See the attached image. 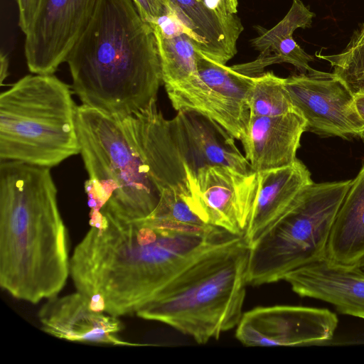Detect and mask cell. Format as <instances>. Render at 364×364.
Returning <instances> with one entry per match:
<instances>
[{"mask_svg": "<svg viewBox=\"0 0 364 364\" xmlns=\"http://www.w3.org/2000/svg\"><path fill=\"white\" fill-rule=\"evenodd\" d=\"M70 274L90 307L117 317L136 314L177 274L205 252L242 235L133 211L90 213Z\"/></svg>", "mask_w": 364, "mask_h": 364, "instance_id": "6da1fadb", "label": "cell"}, {"mask_svg": "<svg viewBox=\"0 0 364 364\" xmlns=\"http://www.w3.org/2000/svg\"><path fill=\"white\" fill-rule=\"evenodd\" d=\"M65 62L82 105L120 120L156 101L164 84L154 28L132 0H98Z\"/></svg>", "mask_w": 364, "mask_h": 364, "instance_id": "7a4b0ae2", "label": "cell"}, {"mask_svg": "<svg viewBox=\"0 0 364 364\" xmlns=\"http://www.w3.org/2000/svg\"><path fill=\"white\" fill-rule=\"evenodd\" d=\"M50 168L0 164V286L36 304L58 296L70 274L68 234Z\"/></svg>", "mask_w": 364, "mask_h": 364, "instance_id": "3957f363", "label": "cell"}, {"mask_svg": "<svg viewBox=\"0 0 364 364\" xmlns=\"http://www.w3.org/2000/svg\"><path fill=\"white\" fill-rule=\"evenodd\" d=\"M250 247L244 236L201 255L136 314L205 344L238 325L248 283Z\"/></svg>", "mask_w": 364, "mask_h": 364, "instance_id": "277c9868", "label": "cell"}, {"mask_svg": "<svg viewBox=\"0 0 364 364\" xmlns=\"http://www.w3.org/2000/svg\"><path fill=\"white\" fill-rule=\"evenodd\" d=\"M69 85L28 75L0 95V159L52 168L80 153Z\"/></svg>", "mask_w": 364, "mask_h": 364, "instance_id": "5b68a950", "label": "cell"}, {"mask_svg": "<svg viewBox=\"0 0 364 364\" xmlns=\"http://www.w3.org/2000/svg\"><path fill=\"white\" fill-rule=\"evenodd\" d=\"M76 126L89 176L85 191L90 213L104 208L150 214L161 190L122 121L82 105Z\"/></svg>", "mask_w": 364, "mask_h": 364, "instance_id": "8992f818", "label": "cell"}, {"mask_svg": "<svg viewBox=\"0 0 364 364\" xmlns=\"http://www.w3.org/2000/svg\"><path fill=\"white\" fill-rule=\"evenodd\" d=\"M351 181L313 182L301 192L250 247L249 284L283 280L289 272L326 256L330 232Z\"/></svg>", "mask_w": 364, "mask_h": 364, "instance_id": "52a82bcc", "label": "cell"}, {"mask_svg": "<svg viewBox=\"0 0 364 364\" xmlns=\"http://www.w3.org/2000/svg\"><path fill=\"white\" fill-rule=\"evenodd\" d=\"M197 73L189 78L166 85L173 107L190 110L210 117L235 139L240 140L250 114L247 102L253 77L217 63L198 51Z\"/></svg>", "mask_w": 364, "mask_h": 364, "instance_id": "ba28073f", "label": "cell"}, {"mask_svg": "<svg viewBox=\"0 0 364 364\" xmlns=\"http://www.w3.org/2000/svg\"><path fill=\"white\" fill-rule=\"evenodd\" d=\"M295 109L306 120V131L321 136L364 139V122L355 96L333 73L313 69L284 78Z\"/></svg>", "mask_w": 364, "mask_h": 364, "instance_id": "9c48e42d", "label": "cell"}, {"mask_svg": "<svg viewBox=\"0 0 364 364\" xmlns=\"http://www.w3.org/2000/svg\"><path fill=\"white\" fill-rule=\"evenodd\" d=\"M185 172L191 202L198 214L213 226L243 235L257 193V173L218 165Z\"/></svg>", "mask_w": 364, "mask_h": 364, "instance_id": "30bf717a", "label": "cell"}, {"mask_svg": "<svg viewBox=\"0 0 364 364\" xmlns=\"http://www.w3.org/2000/svg\"><path fill=\"white\" fill-rule=\"evenodd\" d=\"M337 315L328 309L303 306H259L245 313L235 337L247 346H305L332 340Z\"/></svg>", "mask_w": 364, "mask_h": 364, "instance_id": "8fae6325", "label": "cell"}, {"mask_svg": "<svg viewBox=\"0 0 364 364\" xmlns=\"http://www.w3.org/2000/svg\"><path fill=\"white\" fill-rule=\"evenodd\" d=\"M98 0H40L25 33L29 70L52 75L87 27Z\"/></svg>", "mask_w": 364, "mask_h": 364, "instance_id": "7c38bea8", "label": "cell"}, {"mask_svg": "<svg viewBox=\"0 0 364 364\" xmlns=\"http://www.w3.org/2000/svg\"><path fill=\"white\" fill-rule=\"evenodd\" d=\"M168 124L185 170L225 166L242 173L254 171L235 142V137L218 122L200 113L178 111Z\"/></svg>", "mask_w": 364, "mask_h": 364, "instance_id": "4fadbf2b", "label": "cell"}, {"mask_svg": "<svg viewBox=\"0 0 364 364\" xmlns=\"http://www.w3.org/2000/svg\"><path fill=\"white\" fill-rule=\"evenodd\" d=\"M45 333L72 342L109 346H141L122 339L124 326L119 317L93 310L90 299L79 291L47 299L38 314Z\"/></svg>", "mask_w": 364, "mask_h": 364, "instance_id": "5bb4252c", "label": "cell"}, {"mask_svg": "<svg viewBox=\"0 0 364 364\" xmlns=\"http://www.w3.org/2000/svg\"><path fill=\"white\" fill-rule=\"evenodd\" d=\"M293 291L333 305L342 314L364 319V274L324 258L298 268L284 279Z\"/></svg>", "mask_w": 364, "mask_h": 364, "instance_id": "9a60e30c", "label": "cell"}, {"mask_svg": "<svg viewBox=\"0 0 364 364\" xmlns=\"http://www.w3.org/2000/svg\"><path fill=\"white\" fill-rule=\"evenodd\" d=\"M166 1L170 14L206 57L225 65L237 53L243 26L236 14L221 12L215 0Z\"/></svg>", "mask_w": 364, "mask_h": 364, "instance_id": "2e32d148", "label": "cell"}, {"mask_svg": "<svg viewBox=\"0 0 364 364\" xmlns=\"http://www.w3.org/2000/svg\"><path fill=\"white\" fill-rule=\"evenodd\" d=\"M306 123L297 111L272 117H252L241 139L252 170L260 172L292 164Z\"/></svg>", "mask_w": 364, "mask_h": 364, "instance_id": "e0dca14e", "label": "cell"}, {"mask_svg": "<svg viewBox=\"0 0 364 364\" xmlns=\"http://www.w3.org/2000/svg\"><path fill=\"white\" fill-rule=\"evenodd\" d=\"M257 173V193L243 235L250 247L288 210L301 192L313 183L309 171L298 159L289 166Z\"/></svg>", "mask_w": 364, "mask_h": 364, "instance_id": "ac0fdd59", "label": "cell"}, {"mask_svg": "<svg viewBox=\"0 0 364 364\" xmlns=\"http://www.w3.org/2000/svg\"><path fill=\"white\" fill-rule=\"evenodd\" d=\"M314 16L301 0H293L290 9L277 24L252 39V46L259 51L258 57L254 61L231 68L250 77L263 73L268 65L282 63L293 65L301 73L311 71L309 63L314 57L297 44L293 33L297 28L310 27Z\"/></svg>", "mask_w": 364, "mask_h": 364, "instance_id": "d6986e66", "label": "cell"}, {"mask_svg": "<svg viewBox=\"0 0 364 364\" xmlns=\"http://www.w3.org/2000/svg\"><path fill=\"white\" fill-rule=\"evenodd\" d=\"M326 257L343 267H355L364 258V164L336 214Z\"/></svg>", "mask_w": 364, "mask_h": 364, "instance_id": "ffe728a7", "label": "cell"}, {"mask_svg": "<svg viewBox=\"0 0 364 364\" xmlns=\"http://www.w3.org/2000/svg\"><path fill=\"white\" fill-rule=\"evenodd\" d=\"M151 26L157 41L164 85L181 82L196 74L200 50L194 39L186 31L166 35L157 26Z\"/></svg>", "mask_w": 364, "mask_h": 364, "instance_id": "44dd1931", "label": "cell"}, {"mask_svg": "<svg viewBox=\"0 0 364 364\" xmlns=\"http://www.w3.org/2000/svg\"><path fill=\"white\" fill-rule=\"evenodd\" d=\"M247 102L250 116L272 117L296 110L284 85V78L273 72L253 77Z\"/></svg>", "mask_w": 364, "mask_h": 364, "instance_id": "7402d4cb", "label": "cell"}, {"mask_svg": "<svg viewBox=\"0 0 364 364\" xmlns=\"http://www.w3.org/2000/svg\"><path fill=\"white\" fill-rule=\"evenodd\" d=\"M316 56L328 61L333 73L354 96L364 95V23L353 32L346 48L339 53Z\"/></svg>", "mask_w": 364, "mask_h": 364, "instance_id": "603a6c76", "label": "cell"}, {"mask_svg": "<svg viewBox=\"0 0 364 364\" xmlns=\"http://www.w3.org/2000/svg\"><path fill=\"white\" fill-rule=\"evenodd\" d=\"M151 214L157 218L188 226L200 228L213 226L193 208L189 194L171 188L162 191L159 203Z\"/></svg>", "mask_w": 364, "mask_h": 364, "instance_id": "cb8c5ba5", "label": "cell"}, {"mask_svg": "<svg viewBox=\"0 0 364 364\" xmlns=\"http://www.w3.org/2000/svg\"><path fill=\"white\" fill-rule=\"evenodd\" d=\"M141 18L151 25L155 24L170 10L166 0H132Z\"/></svg>", "mask_w": 364, "mask_h": 364, "instance_id": "d4e9b609", "label": "cell"}, {"mask_svg": "<svg viewBox=\"0 0 364 364\" xmlns=\"http://www.w3.org/2000/svg\"><path fill=\"white\" fill-rule=\"evenodd\" d=\"M40 0H17L18 7V26L24 34L35 15Z\"/></svg>", "mask_w": 364, "mask_h": 364, "instance_id": "484cf974", "label": "cell"}, {"mask_svg": "<svg viewBox=\"0 0 364 364\" xmlns=\"http://www.w3.org/2000/svg\"><path fill=\"white\" fill-rule=\"evenodd\" d=\"M221 12L227 14H236L238 0H215Z\"/></svg>", "mask_w": 364, "mask_h": 364, "instance_id": "4316f807", "label": "cell"}, {"mask_svg": "<svg viewBox=\"0 0 364 364\" xmlns=\"http://www.w3.org/2000/svg\"><path fill=\"white\" fill-rule=\"evenodd\" d=\"M0 84L1 85L3 84L4 79L6 78L8 75V68H9V60L7 56L1 53L0 57Z\"/></svg>", "mask_w": 364, "mask_h": 364, "instance_id": "83f0119b", "label": "cell"}, {"mask_svg": "<svg viewBox=\"0 0 364 364\" xmlns=\"http://www.w3.org/2000/svg\"><path fill=\"white\" fill-rule=\"evenodd\" d=\"M355 106L359 116L364 122V95L355 96Z\"/></svg>", "mask_w": 364, "mask_h": 364, "instance_id": "f1b7e54d", "label": "cell"}, {"mask_svg": "<svg viewBox=\"0 0 364 364\" xmlns=\"http://www.w3.org/2000/svg\"><path fill=\"white\" fill-rule=\"evenodd\" d=\"M355 267L363 274H364V258Z\"/></svg>", "mask_w": 364, "mask_h": 364, "instance_id": "f546056e", "label": "cell"}]
</instances>
